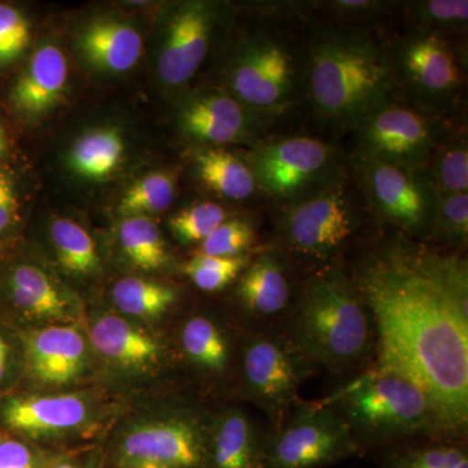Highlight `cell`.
<instances>
[{"label": "cell", "mask_w": 468, "mask_h": 468, "mask_svg": "<svg viewBox=\"0 0 468 468\" xmlns=\"http://www.w3.org/2000/svg\"><path fill=\"white\" fill-rule=\"evenodd\" d=\"M377 329V367L426 394L442 437L468 423V275L452 255L390 243L353 280Z\"/></svg>", "instance_id": "6da1fadb"}, {"label": "cell", "mask_w": 468, "mask_h": 468, "mask_svg": "<svg viewBox=\"0 0 468 468\" xmlns=\"http://www.w3.org/2000/svg\"><path fill=\"white\" fill-rule=\"evenodd\" d=\"M396 79L389 50L365 30L319 26L304 51L303 89L326 124L358 129L390 100Z\"/></svg>", "instance_id": "7a4b0ae2"}, {"label": "cell", "mask_w": 468, "mask_h": 468, "mask_svg": "<svg viewBox=\"0 0 468 468\" xmlns=\"http://www.w3.org/2000/svg\"><path fill=\"white\" fill-rule=\"evenodd\" d=\"M286 335L314 367L335 374L359 368L377 350L371 311L354 282L338 270L307 282Z\"/></svg>", "instance_id": "3957f363"}, {"label": "cell", "mask_w": 468, "mask_h": 468, "mask_svg": "<svg viewBox=\"0 0 468 468\" xmlns=\"http://www.w3.org/2000/svg\"><path fill=\"white\" fill-rule=\"evenodd\" d=\"M323 402L344 419L359 445L442 436L435 411L420 388L377 366Z\"/></svg>", "instance_id": "277c9868"}, {"label": "cell", "mask_w": 468, "mask_h": 468, "mask_svg": "<svg viewBox=\"0 0 468 468\" xmlns=\"http://www.w3.org/2000/svg\"><path fill=\"white\" fill-rule=\"evenodd\" d=\"M362 205L349 181L338 175L292 198L279 233L286 250L307 263H331L359 234Z\"/></svg>", "instance_id": "5b68a950"}, {"label": "cell", "mask_w": 468, "mask_h": 468, "mask_svg": "<svg viewBox=\"0 0 468 468\" xmlns=\"http://www.w3.org/2000/svg\"><path fill=\"white\" fill-rule=\"evenodd\" d=\"M304 51L268 27L249 34L230 61L234 100L263 116L284 112L303 89Z\"/></svg>", "instance_id": "8992f818"}, {"label": "cell", "mask_w": 468, "mask_h": 468, "mask_svg": "<svg viewBox=\"0 0 468 468\" xmlns=\"http://www.w3.org/2000/svg\"><path fill=\"white\" fill-rule=\"evenodd\" d=\"M360 445L344 419L324 402H297L264 436L263 468H322L346 460Z\"/></svg>", "instance_id": "52a82bcc"}, {"label": "cell", "mask_w": 468, "mask_h": 468, "mask_svg": "<svg viewBox=\"0 0 468 468\" xmlns=\"http://www.w3.org/2000/svg\"><path fill=\"white\" fill-rule=\"evenodd\" d=\"M313 369L286 334L263 331L242 349L243 392L275 426L297 403L298 390Z\"/></svg>", "instance_id": "ba28073f"}, {"label": "cell", "mask_w": 468, "mask_h": 468, "mask_svg": "<svg viewBox=\"0 0 468 468\" xmlns=\"http://www.w3.org/2000/svg\"><path fill=\"white\" fill-rule=\"evenodd\" d=\"M388 50L396 82H401L420 110L443 109L463 88L460 58L446 36L417 29Z\"/></svg>", "instance_id": "9c48e42d"}, {"label": "cell", "mask_w": 468, "mask_h": 468, "mask_svg": "<svg viewBox=\"0 0 468 468\" xmlns=\"http://www.w3.org/2000/svg\"><path fill=\"white\" fill-rule=\"evenodd\" d=\"M356 131L363 156L411 171H423L442 144L441 129L431 113L390 100Z\"/></svg>", "instance_id": "30bf717a"}, {"label": "cell", "mask_w": 468, "mask_h": 468, "mask_svg": "<svg viewBox=\"0 0 468 468\" xmlns=\"http://www.w3.org/2000/svg\"><path fill=\"white\" fill-rule=\"evenodd\" d=\"M365 193L371 207L388 223L405 232L430 229L436 194L423 171H411L362 155Z\"/></svg>", "instance_id": "8fae6325"}, {"label": "cell", "mask_w": 468, "mask_h": 468, "mask_svg": "<svg viewBox=\"0 0 468 468\" xmlns=\"http://www.w3.org/2000/svg\"><path fill=\"white\" fill-rule=\"evenodd\" d=\"M334 160V149L322 141L292 137L255 150L249 167L268 193L292 199L332 176Z\"/></svg>", "instance_id": "7c38bea8"}, {"label": "cell", "mask_w": 468, "mask_h": 468, "mask_svg": "<svg viewBox=\"0 0 468 468\" xmlns=\"http://www.w3.org/2000/svg\"><path fill=\"white\" fill-rule=\"evenodd\" d=\"M207 440L198 424L168 419L135 426L117 449V461H140L168 468H207Z\"/></svg>", "instance_id": "4fadbf2b"}, {"label": "cell", "mask_w": 468, "mask_h": 468, "mask_svg": "<svg viewBox=\"0 0 468 468\" xmlns=\"http://www.w3.org/2000/svg\"><path fill=\"white\" fill-rule=\"evenodd\" d=\"M217 14L211 5L190 2L180 5L169 21L158 60L160 79L168 86L186 84L207 57Z\"/></svg>", "instance_id": "5bb4252c"}, {"label": "cell", "mask_w": 468, "mask_h": 468, "mask_svg": "<svg viewBox=\"0 0 468 468\" xmlns=\"http://www.w3.org/2000/svg\"><path fill=\"white\" fill-rule=\"evenodd\" d=\"M24 343L27 367L43 384L70 383L84 369L85 340L75 326H46L27 334Z\"/></svg>", "instance_id": "9a60e30c"}, {"label": "cell", "mask_w": 468, "mask_h": 468, "mask_svg": "<svg viewBox=\"0 0 468 468\" xmlns=\"http://www.w3.org/2000/svg\"><path fill=\"white\" fill-rule=\"evenodd\" d=\"M67 81L68 64L63 52L58 46L43 45L12 85L9 101L21 115L41 116L60 101Z\"/></svg>", "instance_id": "2e32d148"}, {"label": "cell", "mask_w": 468, "mask_h": 468, "mask_svg": "<svg viewBox=\"0 0 468 468\" xmlns=\"http://www.w3.org/2000/svg\"><path fill=\"white\" fill-rule=\"evenodd\" d=\"M2 417L11 430L26 435H58L81 426L88 406L75 394L20 397L5 403Z\"/></svg>", "instance_id": "e0dca14e"}, {"label": "cell", "mask_w": 468, "mask_h": 468, "mask_svg": "<svg viewBox=\"0 0 468 468\" xmlns=\"http://www.w3.org/2000/svg\"><path fill=\"white\" fill-rule=\"evenodd\" d=\"M185 133L203 144H226L245 140L251 119L232 95L212 94L190 101L180 112Z\"/></svg>", "instance_id": "ac0fdd59"}, {"label": "cell", "mask_w": 468, "mask_h": 468, "mask_svg": "<svg viewBox=\"0 0 468 468\" xmlns=\"http://www.w3.org/2000/svg\"><path fill=\"white\" fill-rule=\"evenodd\" d=\"M90 341L103 358L122 368L149 369L162 358V346L155 337L111 314L92 322Z\"/></svg>", "instance_id": "d6986e66"}, {"label": "cell", "mask_w": 468, "mask_h": 468, "mask_svg": "<svg viewBox=\"0 0 468 468\" xmlns=\"http://www.w3.org/2000/svg\"><path fill=\"white\" fill-rule=\"evenodd\" d=\"M79 48L90 66L104 72L132 69L143 55V37L129 24L117 20H95L82 30Z\"/></svg>", "instance_id": "ffe728a7"}, {"label": "cell", "mask_w": 468, "mask_h": 468, "mask_svg": "<svg viewBox=\"0 0 468 468\" xmlns=\"http://www.w3.org/2000/svg\"><path fill=\"white\" fill-rule=\"evenodd\" d=\"M263 439L242 410H228L209 432L207 468H263Z\"/></svg>", "instance_id": "44dd1931"}, {"label": "cell", "mask_w": 468, "mask_h": 468, "mask_svg": "<svg viewBox=\"0 0 468 468\" xmlns=\"http://www.w3.org/2000/svg\"><path fill=\"white\" fill-rule=\"evenodd\" d=\"M243 309L260 319L282 315L291 302V285L276 252H266L243 273L239 285Z\"/></svg>", "instance_id": "7402d4cb"}, {"label": "cell", "mask_w": 468, "mask_h": 468, "mask_svg": "<svg viewBox=\"0 0 468 468\" xmlns=\"http://www.w3.org/2000/svg\"><path fill=\"white\" fill-rule=\"evenodd\" d=\"M5 289L14 306L27 316L64 322L70 318L66 295L39 268L18 264L5 280Z\"/></svg>", "instance_id": "603a6c76"}, {"label": "cell", "mask_w": 468, "mask_h": 468, "mask_svg": "<svg viewBox=\"0 0 468 468\" xmlns=\"http://www.w3.org/2000/svg\"><path fill=\"white\" fill-rule=\"evenodd\" d=\"M124 151V140L117 129H95L76 141L68 165L77 176L104 180L119 167Z\"/></svg>", "instance_id": "cb8c5ba5"}, {"label": "cell", "mask_w": 468, "mask_h": 468, "mask_svg": "<svg viewBox=\"0 0 468 468\" xmlns=\"http://www.w3.org/2000/svg\"><path fill=\"white\" fill-rule=\"evenodd\" d=\"M196 165L202 183L228 199L242 201L257 189V180L249 165L227 151H202L197 155Z\"/></svg>", "instance_id": "d4e9b609"}, {"label": "cell", "mask_w": 468, "mask_h": 468, "mask_svg": "<svg viewBox=\"0 0 468 468\" xmlns=\"http://www.w3.org/2000/svg\"><path fill=\"white\" fill-rule=\"evenodd\" d=\"M181 345L187 359L201 371L212 375L226 372L230 347L226 334L207 316H193L181 331Z\"/></svg>", "instance_id": "484cf974"}, {"label": "cell", "mask_w": 468, "mask_h": 468, "mask_svg": "<svg viewBox=\"0 0 468 468\" xmlns=\"http://www.w3.org/2000/svg\"><path fill=\"white\" fill-rule=\"evenodd\" d=\"M58 260L67 272L89 275L100 268V257L90 234L69 218H57L50 228Z\"/></svg>", "instance_id": "4316f807"}, {"label": "cell", "mask_w": 468, "mask_h": 468, "mask_svg": "<svg viewBox=\"0 0 468 468\" xmlns=\"http://www.w3.org/2000/svg\"><path fill=\"white\" fill-rule=\"evenodd\" d=\"M120 243L126 258L144 271L160 270L167 264L165 243L155 223L147 217H131L120 227Z\"/></svg>", "instance_id": "83f0119b"}, {"label": "cell", "mask_w": 468, "mask_h": 468, "mask_svg": "<svg viewBox=\"0 0 468 468\" xmlns=\"http://www.w3.org/2000/svg\"><path fill=\"white\" fill-rule=\"evenodd\" d=\"M117 309L137 318H156L176 301V292L167 285L147 282L138 277H125L112 289Z\"/></svg>", "instance_id": "f1b7e54d"}, {"label": "cell", "mask_w": 468, "mask_h": 468, "mask_svg": "<svg viewBox=\"0 0 468 468\" xmlns=\"http://www.w3.org/2000/svg\"><path fill=\"white\" fill-rule=\"evenodd\" d=\"M430 181L436 196L467 193L468 149L466 138L454 137L442 143L432 156Z\"/></svg>", "instance_id": "f546056e"}, {"label": "cell", "mask_w": 468, "mask_h": 468, "mask_svg": "<svg viewBox=\"0 0 468 468\" xmlns=\"http://www.w3.org/2000/svg\"><path fill=\"white\" fill-rule=\"evenodd\" d=\"M175 178L172 175L154 172L132 185L120 203V212L126 217H144L165 211L174 202Z\"/></svg>", "instance_id": "4dcf8cb0"}, {"label": "cell", "mask_w": 468, "mask_h": 468, "mask_svg": "<svg viewBox=\"0 0 468 468\" xmlns=\"http://www.w3.org/2000/svg\"><path fill=\"white\" fill-rule=\"evenodd\" d=\"M226 220V209L214 202H203L181 209L169 218V227L181 242H203Z\"/></svg>", "instance_id": "1f68e13d"}, {"label": "cell", "mask_w": 468, "mask_h": 468, "mask_svg": "<svg viewBox=\"0 0 468 468\" xmlns=\"http://www.w3.org/2000/svg\"><path fill=\"white\" fill-rule=\"evenodd\" d=\"M248 266V260L239 258H217L196 255L184 264L183 270L192 279L197 288L203 292H218L226 288Z\"/></svg>", "instance_id": "d6a6232c"}, {"label": "cell", "mask_w": 468, "mask_h": 468, "mask_svg": "<svg viewBox=\"0 0 468 468\" xmlns=\"http://www.w3.org/2000/svg\"><path fill=\"white\" fill-rule=\"evenodd\" d=\"M414 17L418 29L446 36L463 30L468 20L466 0H430L414 3Z\"/></svg>", "instance_id": "836d02e7"}, {"label": "cell", "mask_w": 468, "mask_h": 468, "mask_svg": "<svg viewBox=\"0 0 468 468\" xmlns=\"http://www.w3.org/2000/svg\"><path fill=\"white\" fill-rule=\"evenodd\" d=\"M254 241V230L241 218L226 220L205 241L201 242L197 255L217 258H239Z\"/></svg>", "instance_id": "e575fe53"}, {"label": "cell", "mask_w": 468, "mask_h": 468, "mask_svg": "<svg viewBox=\"0 0 468 468\" xmlns=\"http://www.w3.org/2000/svg\"><path fill=\"white\" fill-rule=\"evenodd\" d=\"M443 241L466 243L468 236V193L436 196L432 226Z\"/></svg>", "instance_id": "d590c367"}, {"label": "cell", "mask_w": 468, "mask_h": 468, "mask_svg": "<svg viewBox=\"0 0 468 468\" xmlns=\"http://www.w3.org/2000/svg\"><path fill=\"white\" fill-rule=\"evenodd\" d=\"M30 42V23L14 5L0 3V68L11 66L27 50Z\"/></svg>", "instance_id": "8d00e7d4"}, {"label": "cell", "mask_w": 468, "mask_h": 468, "mask_svg": "<svg viewBox=\"0 0 468 468\" xmlns=\"http://www.w3.org/2000/svg\"><path fill=\"white\" fill-rule=\"evenodd\" d=\"M392 468H468V457L457 446H423L396 455Z\"/></svg>", "instance_id": "74e56055"}, {"label": "cell", "mask_w": 468, "mask_h": 468, "mask_svg": "<svg viewBox=\"0 0 468 468\" xmlns=\"http://www.w3.org/2000/svg\"><path fill=\"white\" fill-rule=\"evenodd\" d=\"M20 220V201L11 174L0 167V236L14 229Z\"/></svg>", "instance_id": "f35d334b"}, {"label": "cell", "mask_w": 468, "mask_h": 468, "mask_svg": "<svg viewBox=\"0 0 468 468\" xmlns=\"http://www.w3.org/2000/svg\"><path fill=\"white\" fill-rule=\"evenodd\" d=\"M387 3L372 2V0H335L329 2L328 8L337 18L354 23V21L368 20L387 7Z\"/></svg>", "instance_id": "ab89813d"}, {"label": "cell", "mask_w": 468, "mask_h": 468, "mask_svg": "<svg viewBox=\"0 0 468 468\" xmlns=\"http://www.w3.org/2000/svg\"><path fill=\"white\" fill-rule=\"evenodd\" d=\"M0 468H39L32 449L17 440L0 441Z\"/></svg>", "instance_id": "60d3db41"}, {"label": "cell", "mask_w": 468, "mask_h": 468, "mask_svg": "<svg viewBox=\"0 0 468 468\" xmlns=\"http://www.w3.org/2000/svg\"><path fill=\"white\" fill-rule=\"evenodd\" d=\"M9 346L7 343H5V338L0 335V383H2L5 374H7Z\"/></svg>", "instance_id": "b9f144b4"}, {"label": "cell", "mask_w": 468, "mask_h": 468, "mask_svg": "<svg viewBox=\"0 0 468 468\" xmlns=\"http://www.w3.org/2000/svg\"><path fill=\"white\" fill-rule=\"evenodd\" d=\"M9 137L7 126L0 120V167L8 153Z\"/></svg>", "instance_id": "7bdbcfd3"}, {"label": "cell", "mask_w": 468, "mask_h": 468, "mask_svg": "<svg viewBox=\"0 0 468 468\" xmlns=\"http://www.w3.org/2000/svg\"><path fill=\"white\" fill-rule=\"evenodd\" d=\"M116 468H168L160 464L150 463V462L140 461H119L116 462Z\"/></svg>", "instance_id": "ee69618b"}, {"label": "cell", "mask_w": 468, "mask_h": 468, "mask_svg": "<svg viewBox=\"0 0 468 468\" xmlns=\"http://www.w3.org/2000/svg\"><path fill=\"white\" fill-rule=\"evenodd\" d=\"M51 468H77V467L73 466L72 463H68V462H63V463H58V464H57V466H54Z\"/></svg>", "instance_id": "f6af8a7d"}]
</instances>
